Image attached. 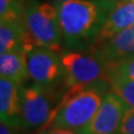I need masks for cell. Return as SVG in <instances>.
<instances>
[{"instance_id":"obj_16","label":"cell","mask_w":134,"mask_h":134,"mask_svg":"<svg viewBox=\"0 0 134 134\" xmlns=\"http://www.w3.org/2000/svg\"><path fill=\"white\" fill-rule=\"evenodd\" d=\"M120 134H134V108H128Z\"/></svg>"},{"instance_id":"obj_10","label":"cell","mask_w":134,"mask_h":134,"mask_svg":"<svg viewBox=\"0 0 134 134\" xmlns=\"http://www.w3.org/2000/svg\"><path fill=\"white\" fill-rule=\"evenodd\" d=\"M32 47L22 20H0V54L27 52Z\"/></svg>"},{"instance_id":"obj_1","label":"cell","mask_w":134,"mask_h":134,"mask_svg":"<svg viewBox=\"0 0 134 134\" xmlns=\"http://www.w3.org/2000/svg\"><path fill=\"white\" fill-rule=\"evenodd\" d=\"M114 0H69L54 3L64 40V50L90 51Z\"/></svg>"},{"instance_id":"obj_7","label":"cell","mask_w":134,"mask_h":134,"mask_svg":"<svg viewBox=\"0 0 134 134\" xmlns=\"http://www.w3.org/2000/svg\"><path fill=\"white\" fill-rule=\"evenodd\" d=\"M128 107L112 91H107L91 121L79 134H120Z\"/></svg>"},{"instance_id":"obj_18","label":"cell","mask_w":134,"mask_h":134,"mask_svg":"<svg viewBox=\"0 0 134 134\" xmlns=\"http://www.w3.org/2000/svg\"><path fill=\"white\" fill-rule=\"evenodd\" d=\"M41 134H79L76 131L72 130L63 129V128H55V127H49L46 130H44Z\"/></svg>"},{"instance_id":"obj_13","label":"cell","mask_w":134,"mask_h":134,"mask_svg":"<svg viewBox=\"0 0 134 134\" xmlns=\"http://www.w3.org/2000/svg\"><path fill=\"white\" fill-rule=\"evenodd\" d=\"M110 91L119 96L128 108H134V81L116 76H107Z\"/></svg>"},{"instance_id":"obj_5","label":"cell","mask_w":134,"mask_h":134,"mask_svg":"<svg viewBox=\"0 0 134 134\" xmlns=\"http://www.w3.org/2000/svg\"><path fill=\"white\" fill-rule=\"evenodd\" d=\"M55 96V90L44 88L33 81L21 86L20 128L30 131L49 124L57 110Z\"/></svg>"},{"instance_id":"obj_15","label":"cell","mask_w":134,"mask_h":134,"mask_svg":"<svg viewBox=\"0 0 134 134\" xmlns=\"http://www.w3.org/2000/svg\"><path fill=\"white\" fill-rule=\"evenodd\" d=\"M107 76H116L134 81V59L107 67Z\"/></svg>"},{"instance_id":"obj_3","label":"cell","mask_w":134,"mask_h":134,"mask_svg":"<svg viewBox=\"0 0 134 134\" xmlns=\"http://www.w3.org/2000/svg\"><path fill=\"white\" fill-rule=\"evenodd\" d=\"M22 21L34 46L46 47L58 54L64 51V40L55 4L40 0H23Z\"/></svg>"},{"instance_id":"obj_8","label":"cell","mask_w":134,"mask_h":134,"mask_svg":"<svg viewBox=\"0 0 134 134\" xmlns=\"http://www.w3.org/2000/svg\"><path fill=\"white\" fill-rule=\"evenodd\" d=\"M90 51L99 58L106 68L134 59V25Z\"/></svg>"},{"instance_id":"obj_11","label":"cell","mask_w":134,"mask_h":134,"mask_svg":"<svg viewBox=\"0 0 134 134\" xmlns=\"http://www.w3.org/2000/svg\"><path fill=\"white\" fill-rule=\"evenodd\" d=\"M21 86L8 79L0 77V118L1 122L20 127Z\"/></svg>"},{"instance_id":"obj_4","label":"cell","mask_w":134,"mask_h":134,"mask_svg":"<svg viewBox=\"0 0 134 134\" xmlns=\"http://www.w3.org/2000/svg\"><path fill=\"white\" fill-rule=\"evenodd\" d=\"M68 92H75L86 87L98 86L107 80L105 64L91 51L64 50L61 53Z\"/></svg>"},{"instance_id":"obj_20","label":"cell","mask_w":134,"mask_h":134,"mask_svg":"<svg viewBox=\"0 0 134 134\" xmlns=\"http://www.w3.org/2000/svg\"><path fill=\"white\" fill-rule=\"evenodd\" d=\"M114 1H117V0H114Z\"/></svg>"},{"instance_id":"obj_6","label":"cell","mask_w":134,"mask_h":134,"mask_svg":"<svg viewBox=\"0 0 134 134\" xmlns=\"http://www.w3.org/2000/svg\"><path fill=\"white\" fill-rule=\"evenodd\" d=\"M31 81L47 90H55L65 79V72L58 54L42 46H34L26 52Z\"/></svg>"},{"instance_id":"obj_2","label":"cell","mask_w":134,"mask_h":134,"mask_svg":"<svg viewBox=\"0 0 134 134\" xmlns=\"http://www.w3.org/2000/svg\"><path fill=\"white\" fill-rule=\"evenodd\" d=\"M109 91V82L105 81L75 92H67L49 122L50 127L76 132L86 128L96 113L104 94Z\"/></svg>"},{"instance_id":"obj_17","label":"cell","mask_w":134,"mask_h":134,"mask_svg":"<svg viewBox=\"0 0 134 134\" xmlns=\"http://www.w3.org/2000/svg\"><path fill=\"white\" fill-rule=\"evenodd\" d=\"M20 130H22L20 127L6 124L4 122H1L0 125V134H22Z\"/></svg>"},{"instance_id":"obj_12","label":"cell","mask_w":134,"mask_h":134,"mask_svg":"<svg viewBox=\"0 0 134 134\" xmlns=\"http://www.w3.org/2000/svg\"><path fill=\"white\" fill-rule=\"evenodd\" d=\"M0 77L8 79L19 86L28 81L29 72L25 51L9 52L0 55Z\"/></svg>"},{"instance_id":"obj_14","label":"cell","mask_w":134,"mask_h":134,"mask_svg":"<svg viewBox=\"0 0 134 134\" xmlns=\"http://www.w3.org/2000/svg\"><path fill=\"white\" fill-rule=\"evenodd\" d=\"M23 0H0V20H22Z\"/></svg>"},{"instance_id":"obj_9","label":"cell","mask_w":134,"mask_h":134,"mask_svg":"<svg viewBox=\"0 0 134 134\" xmlns=\"http://www.w3.org/2000/svg\"><path fill=\"white\" fill-rule=\"evenodd\" d=\"M134 25V0H117L102 24L92 48L97 47ZM91 48V49H92Z\"/></svg>"},{"instance_id":"obj_19","label":"cell","mask_w":134,"mask_h":134,"mask_svg":"<svg viewBox=\"0 0 134 134\" xmlns=\"http://www.w3.org/2000/svg\"><path fill=\"white\" fill-rule=\"evenodd\" d=\"M50 1H53L54 3H56V2H64V1H69V0H50Z\"/></svg>"}]
</instances>
